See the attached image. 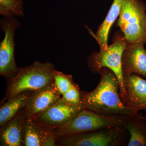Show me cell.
Returning <instances> with one entry per match:
<instances>
[{"instance_id": "obj_1", "label": "cell", "mask_w": 146, "mask_h": 146, "mask_svg": "<svg viewBox=\"0 0 146 146\" xmlns=\"http://www.w3.org/2000/svg\"><path fill=\"white\" fill-rule=\"evenodd\" d=\"M98 73L101 78L94 90L89 92L80 91L81 104L87 109L103 116L135 114L122 101L119 82L115 73L107 68H102Z\"/></svg>"}, {"instance_id": "obj_2", "label": "cell", "mask_w": 146, "mask_h": 146, "mask_svg": "<svg viewBox=\"0 0 146 146\" xmlns=\"http://www.w3.org/2000/svg\"><path fill=\"white\" fill-rule=\"evenodd\" d=\"M54 64L35 61L33 64L19 68L17 74L7 80L5 98L21 92L34 91L54 82Z\"/></svg>"}, {"instance_id": "obj_3", "label": "cell", "mask_w": 146, "mask_h": 146, "mask_svg": "<svg viewBox=\"0 0 146 146\" xmlns=\"http://www.w3.org/2000/svg\"><path fill=\"white\" fill-rule=\"evenodd\" d=\"M128 116H103L85 108L65 124L55 129V133L57 138L123 126Z\"/></svg>"}, {"instance_id": "obj_4", "label": "cell", "mask_w": 146, "mask_h": 146, "mask_svg": "<svg viewBox=\"0 0 146 146\" xmlns=\"http://www.w3.org/2000/svg\"><path fill=\"white\" fill-rule=\"evenodd\" d=\"M128 131L123 125L57 137L56 146H127Z\"/></svg>"}, {"instance_id": "obj_5", "label": "cell", "mask_w": 146, "mask_h": 146, "mask_svg": "<svg viewBox=\"0 0 146 146\" xmlns=\"http://www.w3.org/2000/svg\"><path fill=\"white\" fill-rule=\"evenodd\" d=\"M146 11L141 0H124L118 24L128 44L146 45Z\"/></svg>"}, {"instance_id": "obj_6", "label": "cell", "mask_w": 146, "mask_h": 146, "mask_svg": "<svg viewBox=\"0 0 146 146\" xmlns=\"http://www.w3.org/2000/svg\"><path fill=\"white\" fill-rule=\"evenodd\" d=\"M127 44L124 36L119 37L112 44L100 49L99 52L92 54L88 60L89 68L93 72L98 73L102 68H107L115 73L119 82V94L122 101L124 94L122 57Z\"/></svg>"}, {"instance_id": "obj_7", "label": "cell", "mask_w": 146, "mask_h": 146, "mask_svg": "<svg viewBox=\"0 0 146 146\" xmlns=\"http://www.w3.org/2000/svg\"><path fill=\"white\" fill-rule=\"evenodd\" d=\"M21 23L15 16L5 17L1 21L4 38L0 43V74L7 79L16 76L19 70L14 58L15 32Z\"/></svg>"}, {"instance_id": "obj_8", "label": "cell", "mask_w": 146, "mask_h": 146, "mask_svg": "<svg viewBox=\"0 0 146 146\" xmlns=\"http://www.w3.org/2000/svg\"><path fill=\"white\" fill-rule=\"evenodd\" d=\"M85 108L82 104L73 106L67 104L61 98L36 118L45 126L54 130Z\"/></svg>"}, {"instance_id": "obj_9", "label": "cell", "mask_w": 146, "mask_h": 146, "mask_svg": "<svg viewBox=\"0 0 146 146\" xmlns=\"http://www.w3.org/2000/svg\"><path fill=\"white\" fill-rule=\"evenodd\" d=\"M124 105L134 113L146 108V80L136 74L124 76Z\"/></svg>"}, {"instance_id": "obj_10", "label": "cell", "mask_w": 146, "mask_h": 146, "mask_svg": "<svg viewBox=\"0 0 146 146\" xmlns=\"http://www.w3.org/2000/svg\"><path fill=\"white\" fill-rule=\"evenodd\" d=\"M54 82L33 91L25 109L27 117L36 118L61 98Z\"/></svg>"}, {"instance_id": "obj_11", "label": "cell", "mask_w": 146, "mask_h": 146, "mask_svg": "<svg viewBox=\"0 0 146 146\" xmlns=\"http://www.w3.org/2000/svg\"><path fill=\"white\" fill-rule=\"evenodd\" d=\"M54 130L45 126L36 118L27 117L24 132V146H55Z\"/></svg>"}, {"instance_id": "obj_12", "label": "cell", "mask_w": 146, "mask_h": 146, "mask_svg": "<svg viewBox=\"0 0 146 146\" xmlns=\"http://www.w3.org/2000/svg\"><path fill=\"white\" fill-rule=\"evenodd\" d=\"M142 43L128 44L123 52V77L136 74L146 77V50Z\"/></svg>"}, {"instance_id": "obj_13", "label": "cell", "mask_w": 146, "mask_h": 146, "mask_svg": "<svg viewBox=\"0 0 146 146\" xmlns=\"http://www.w3.org/2000/svg\"><path fill=\"white\" fill-rule=\"evenodd\" d=\"M25 107L1 128L0 145L24 146V132L27 117Z\"/></svg>"}, {"instance_id": "obj_14", "label": "cell", "mask_w": 146, "mask_h": 146, "mask_svg": "<svg viewBox=\"0 0 146 146\" xmlns=\"http://www.w3.org/2000/svg\"><path fill=\"white\" fill-rule=\"evenodd\" d=\"M123 126L129 134L127 146H146V117L138 112L129 115Z\"/></svg>"}, {"instance_id": "obj_15", "label": "cell", "mask_w": 146, "mask_h": 146, "mask_svg": "<svg viewBox=\"0 0 146 146\" xmlns=\"http://www.w3.org/2000/svg\"><path fill=\"white\" fill-rule=\"evenodd\" d=\"M33 91L21 92L7 98L8 101L0 108V127L13 119L20 110L25 107Z\"/></svg>"}, {"instance_id": "obj_16", "label": "cell", "mask_w": 146, "mask_h": 146, "mask_svg": "<svg viewBox=\"0 0 146 146\" xmlns=\"http://www.w3.org/2000/svg\"><path fill=\"white\" fill-rule=\"evenodd\" d=\"M124 0H114L106 18L100 26L96 34L92 33L99 45L100 49L108 46V34L112 25L119 16Z\"/></svg>"}, {"instance_id": "obj_17", "label": "cell", "mask_w": 146, "mask_h": 146, "mask_svg": "<svg viewBox=\"0 0 146 146\" xmlns=\"http://www.w3.org/2000/svg\"><path fill=\"white\" fill-rule=\"evenodd\" d=\"M23 0H0V13L5 17H23Z\"/></svg>"}, {"instance_id": "obj_18", "label": "cell", "mask_w": 146, "mask_h": 146, "mask_svg": "<svg viewBox=\"0 0 146 146\" xmlns=\"http://www.w3.org/2000/svg\"><path fill=\"white\" fill-rule=\"evenodd\" d=\"M54 82L61 96L76 84L73 81L72 75L65 74L56 70L54 73Z\"/></svg>"}, {"instance_id": "obj_19", "label": "cell", "mask_w": 146, "mask_h": 146, "mask_svg": "<svg viewBox=\"0 0 146 146\" xmlns=\"http://www.w3.org/2000/svg\"><path fill=\"white\" fill-rule=\"evenodd\" d=\"M61 98L65 103L70 105L78 106L82 104L80 91L78 85L76 84L65 92L62 95Z\"/></svg>"}, {"instance_id": "obj_20", "label": "cell", "mask_w": 146, "mask_h": 146, "mask_svg": "<svg viewBox=\"0 0 146 146\" xmlns=\"http://www.w3.org/2000/svg\"><path fill=\"white\" fill-rule=\"evenodd\" d=\"M145 110H146V109H145Z\"/></svg>"}]
</instances>
